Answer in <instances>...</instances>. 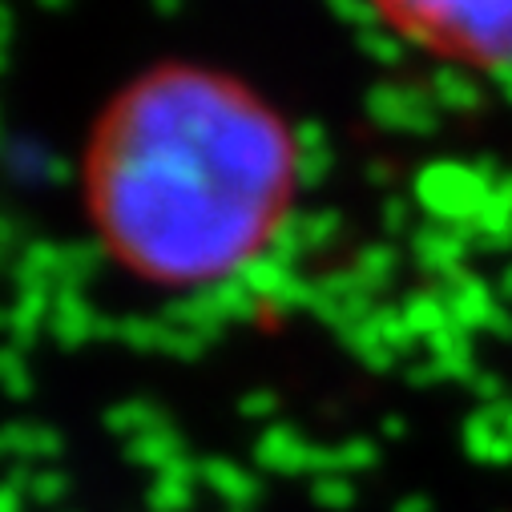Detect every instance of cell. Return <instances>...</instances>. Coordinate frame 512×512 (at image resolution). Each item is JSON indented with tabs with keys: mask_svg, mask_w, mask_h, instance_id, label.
<instances>
[{
	"mask_svg": "<svg viewBox=\"0 0 512 512\" xmlns=\"http://www.w3.org/2000/svg\"><path fill=\"white\" fill-rule=\"evenodd\" d=\"M77 186L113 271L150 291L198 295L275 254L303 194V138L250 77L166 57L97 105Z\"/></svg>",
	"mask_w": 512,
	"mask_h": 512,
	"instance_id": "cell-1",
	"label": "cell"
},
{
	"mask_svg": "<svg viewBox=\"0 0 512 512\" xmlns=\"http://www.w3.org/2000/svg\"><path fill=\"white\" fill-rule=\"evenodd\" d=\"M367 13L408 49L472 69H512V0H363Z\"/></svg>",
	"mask_w": 512,
	"mask_h": 512,
	"instance_id": "cell-2",
	"label": "cell"
}]
</instances>
